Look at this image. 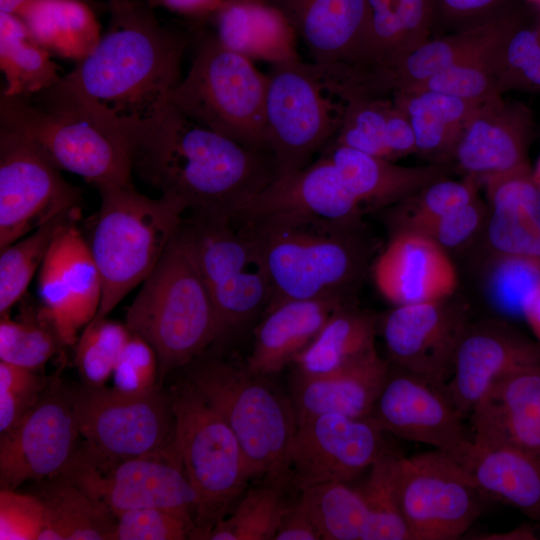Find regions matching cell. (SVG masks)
I'll return each instance as SVG.
<instances>
[{
  "label": "cell",
  "instance_id": "cell-1",
  "mask_svg": "<svg viewBox=\"0 0 540 540\" xmlns=\"http://www.w3.org/2000/svg\"><path fill=\"white\" fill-rule=\"evenodd\" d=\"M124 127L133 171L191 214L231 220L277 178L270 152L222 136L169 102L151 118Z\"/></svg>",
  "mask_w": 540,
  "mask_h": 540
},
{
  "label": "cell",
  "instance_id": "cell-2",
  "mask_svg": "<svg viewBox=\"0 0 540 540\" xmlns=\"http://www.w3.org/2000/svg\"><path fill=\"white\" fill-rule=\"evenodd\" d=\"M107 31L65 77L124 123L154 116L182 79L194 28L163 25L153 8L136 0H109Z\"/></svg>",
  "mask_w": 540,
  "mask_h": 540
},
{
  "label": "cell",
  "instance_id": "cell-3",
  "mask_svg": "<svg viewBox=\"0 0 540 540\" xmlns=\"http://www.w3.org/2000/svg\"><path fill=\"white\" fill-rule=\"evenodd\" d=\"M0 127L30 141L59 170L79 175L96 188L133 185L123 122L65 76L30 95L1 93Z\"/></svg>",
  "mask_w": 540,
  "mask_h": 540
},
{
  "label": "cell",
  "instance_id": "cell-4",
  "mask_svg": "<svg viewBox=\"0 0 540 540\" xmlns=\"http://www.w3.org/2000/svg\"><path fill=\"white\" fill-rule=\"evenodd\" d=\"M234 226L253 240L264 262L271 287L265 310L287 300L352 301L374 249L362 224L268 219Z\"/></svg>",
  "mask_w": 540,
  "mask_h": 540
},
{
  "label": "cell",
  "instance_id": "cell-5",
  "mask_svg": "<svg viewBox=\"0 0 540 540\" xmlns=\"http://www.w3.org/2000/svg\"><path fill=\"white\" fill-rule=\"evenodd\" d=\"M125 324L155 351L160 379L221 338L214 304L181 225L128 307Z\"/></svg>",
  "mask_w": 540,
  "mask_h": 540
},
{
  "label": "cell",
  "instance_id": "cell-6",
  "mask_svg": "<svg viewBox=\"0 0 540 540\" xmlns=\"http://www.w3.org/2000/svg\"><path fill=\"white\" fill-rule=\"evenodd\" d=\"M96 189L100 209L87 242L102 281V298L94 317L100 319L150 274L187 210L176 198H150L134 185Z\"/></svg>",
  "mask_w": 540,
  "mask_h": 540
},
{
  "label": "cell",
  "instance_id": "cell-7",
  "mask_svg": "<svg viewBox=\"0 0 540 540\" xmlns=\"http://www.w3.org/2000/svg\"><path fill=\"white\" fill-rule=\"evenodd\" d=\"M191 46L189 71L167 101L192 121L247 148L269 152L267 75L223 46L202 22L194 27Z\"/></svg>",
  "mask_w": 540,
  "mask_h": 540
},
{
  "label": "cell",
  "instance_id": "cell-8",
  "mask_svg": "<svg viewBox=\"0 0 540 540\" xmlns=\"http://www.w3.org/2000/svg\"><path fill=\"white\" fill-rule=\"evenodd\" d=\"M265 120L277 179L301 170L338 133L352 98L336 63L300 59L271 65Z\"/></svg>",
  "mask_w": 540,
  "mask_h": 540
},
{
  "label": "cell",
  "instance_id": "cell-9",
  "mask_svg": "<svg viewBox=\"0 0 540 540\" xmlns=\"http://www.w3.org/2000/svg\"><path fill=\"white\" fill-rule=\"evenodd\" d=\"M187 380L231 428L250 478L289 473L296 414L260 376L211 358L195 365Z\"/></svg>",
  "mask_w": 540,
  "mask_h": 540
},
{
  "label": "cell",
  "instance_id": "cell-10",
  "mask_svg": "<svg viewBox=\"0 0 540 540\" xmlns=\"http://www.w3.org/2000/svg\"><path fill=\"white\" fill-rule=\"evenodd\" d=\"M175 445L196 493L194 539H208L250 479L231 428L186 380L172 393Z\"/></svg>",
  "mask_w": 540,
  "mask_h": 540
},
{
  "label": "cell",
  "instance_id": "cell-11",
  "mask_svg": "<svg viewBox=\"0 0 540 540\" xmlns=\"http://www.w3.org/2000/svg\"><path fill=\"white\" fill-rule=\"evenodd\" d=\"M56 478L80 488L115 516L158 507L195 525L197 496L175 444L164 452L135 458L108 457L83 444Z\"/></svg>",
  "mask_w": 540,
  "mask_h": 540
},
{
  "label": "cell",
  "instance_id": "cell-12",
  "mask_svg": "<svg viewBox=\"0 0 540 540\" xmlns=\"http://www.w3.org/2000/svg\"><path fill=\"white\" fill-rule=\"evenodd\" d=\"M209 290L221 338L265 311L271 287L261 254L230 219L191 214L181 223Z\"/></svg>",
  "mask_w": 540,
  "mask_h": 540
},
{
  "label": "cell",
  "instance_id": "cell-13",
  "mask_svg": "<svg viewBox=\"0 0 540 540\" xmlns=\"http://www.w3.org/2000/svg\"><path fill=\"white\" fill-rule=\"evenodd\" d=\"M74 408L84 445L99 454L143 457L175 444L172 396L160 387L128 394L105 385H84L74 391Z\"/></svg>",
  "mask_w": 540,
  "mask_h": 540
},
{
  "label": "cell",
  "instance_id": "cell-14",
  "mask_svg": "<svg viewBox=\"0 0 540 540\" xmlns=\"http://www.w3.org/2000/svg\"><path fill=\"white\" fill-rule=\"evenodd\" d=\"M482 496L466 469L443 451L402 459L401 507L412 539L460 538L479 517Z\"/></svg>",
  "mask_w": 540,
  "mask_h": 540
},
{
  "label": "cell",
  "instance_id": "cell-15",
  "mask_svg": "<svg viewBox=\"0 0 540 540\" xmlns=\"http://www.w3.org/2000/svg\"><path fill=\"white\" fill-rule=\"evenodd\" d=\"M60 171L30 141L0 127V250L80 207L81 190Z\"/></svg>",
  "mask_w": 540,
  "mask_h": 540
},
{
  "label": "cell",
  "instance_id": "cell-16",
  "mask_svg": "<svg viewBox=\"0 0 540 540\" xmlns=\"http://www.w3.org/2000/svg\"><path fill=\"white\" fill-rule=\"evenodd\" d=\"M78 436L74 391L49 385L22 420L1 434V489L60 476L77 450Z\"/></svg>",
  "mask_w": 540,
  "mask_h": 540
},
{
  "label": "cell",
  "instance_id": "cell-17",
  "mask_svg": "<svg viewBox=\"0 0 540 540\" xmlns=\"http://www.w3.org/2000/svg\"><path fill=\"white\" fill-rule=\"evenodd\" d=\"M370 417L385 432L427 444L463 465L474 447L470 428L444 384L398 367L390 371Z\"/></svg>",
  "mask_w": 540,
  "mask_h": 540
},
{
  "label": "cell",
  "instance_id": "cell-18",
  "mask_svg": "<svg viewBox=\"0 0 540 540\" xmlns=\"http://www.w3.org/2000/svg\"><path fill=\"white\" fill-rule=\"evenodd\" d=\"M382 428L369 416L321 414L297 421L288 471L299 488L348 483L370 468L385 449Z\"/></svg>",
  "mask_w": 540,
  "mask_h": 540
},
{
  "label": "cell",
  "instance_id": "cell-19",
  "mask_svg": "<svg viewBox=\"0 0 540 540\" xmlns=\"http://www.w3.org/2000/svg\"><path fill=\"white\" fill-rule=\"evenodd\" d=\"M467 321L463 302L444 299L399 305L378 323L394 364L435 384L449 376L452 359Z\"/></svg>",
  "mask_w": 540,
  "mask_h": 540
},
{
  "label": "cell",
  "instance_id": "cell-20",
  "mask_svg": "<svg viewBox=\"0 0 540 540\" xmlns=\"http://www.w3.org/2000/svg\"><path fill=\"white\" fill-rule=\"evenodd\" d=\"M39 270L41 310L62 343L74 345L79 331L96 316L102 298L100 273L76 223L57 234Z\"/></svg>",
  "mask_w": 540,
  "mask_h": 540
},
{
  "label": "cell",
  "instance_id": "cell-21",
  "mask_svg": "<svg viewBox=\"0 0 540 540\" xmlns=\"http://www.w3.org/2000/svg\"><path fill=\"white\" fill-rule=\"evenodd\" d=\"M365 212L331 159L319 154L301 170L271 183L231 223L290 219L359 225Z\"/></svg>",
  "mask_w": 540,
  "mask_h": 540
},
{
  "label": "cell",
  "instance_id": "cell-22",
  "mask_svg": "<svg viewBox=\"0 0 540 540\" xmlns=\"http://www.w3.org/2000/svg\"><path fill=\"white\" fill-rule=\"evenodd\" d=\"M540 366V343L501 321L467 324L452 359L444 388L457 410L468 417L502 376Z\"/></svg>",
  "mask_w": 540,
  "mask_h": 540
},
{
  "label": "cell",
  "instance_id": "cell-23",
  "mask_svg": "<svg viewBox=\"0 0 540 540\" xmlns=\"http://www.w3.org/2000/svg\"><path fill=\"white\" fill-rule=\"evenodd\" d=\"M532 124L527 109L501 95L480 103L463 125L451 162L478 183L529 168Z\"/></svg>",
  "mask_w": 540,
  "mask_h": 540
},
{
  "label": "cell",
  "instance_id": "cell-24",
  "mask_svg": "<svg viewBox=\"0 0 540 540\" xmlns=\"http://www.w3.org/2000/svg\"><path fill=\"white\" fill-rule=\"evenodd\" d=\"M372 265L380 294L394 306L436 301L454 295L458 275L447 251L410 230L389 231Z\"/></svg>",
  "mask_w": 540,
  "mask_h": 540
},
{
  "label": "cell",
  "instance_id": "cell-25",
  "mask_svg": "<svg viewBox=\"0 0 540 540\" xmlns=\"http://www.w3.org/2000/svg\"><path fill=\"white\" fill-rule=\"evenodd\" d=\"M468 418L474 443L509 445L540 456V366L499 378Z\"/></svg>",
  "mask_w": 540,
  "mask_h": 540
},
{
  "label": "cell",
  "instance_id": "cell-26",
  "mask_svg": "<svg viewBox=\"0 0 540 540\" xmlns=\"http://www.w3.org/2000/svg\"><path fill=\"white\" fill-rule=\"evenodd\" d=\"M488 213L482 230L485 255L540 264V190L531 168L485 183Z\"/></svg>",
  "mask_w": 540,
  "mask_h": 540
},
{
  "label": "cell",
  "instance_id": "cell-27",
  "mask_svg": "<svg viewBox=\"0 0 540 540\" xmlns=\"http://www.w3.org/2000/svg\"><path fill=\"white\" fill-rule=\"evenodd\" d=\"M390 371L389 362L375 349L333 373L311 378L295 376L297 421L321 414L369 417Z\"/></svg>",
  "mask_w": 540,
  "mask_h": 540
},
{
  "label": "cell",
  "instance_id": "cell-28",
  "mask_svg": "<svg viewBox=\"0 0 540 540\" xmlns=\"http://www.w3.org/2000/svg\"><path fill=\"white\" fill-rule=\"evenodd\" d=\"M321 64H350L368 20L367 0H267Z\"/></svg>",
  "mask_w": 540,
  "mask_h": 540
},
{
  "label": "cell",
  "instance_id": "cell-29",
  "mask_svg": "<svg viewBox=\"0 0 540 540\" xmlns=\"http://www.w3.org/2000/svg\"><path fill=\"white\" fill-rule=\"evenodd\" d=\"M319 154L331 159L345 185L366 211L382 210L449 176L451 166H401L329 142Z\"/></svg>",
  "mask_w": 540,
  "mask_h": 540
},
{
  "label": "cell",
  "instance_id": "cell-30",
  "mask_svg": "<svg viewBox=\"0 0 540 540\" xmlns=\"http://www.w3.org/2000/svg\"><path fill=\"white\" fill-rule=\"evenodd\" d=\"M208 20L223 46L252 61L300 59L294 28L267 0H224Z\"/></svg>",
  "mask_w": 540,
  "mask_h": 540
},
{
  "label": "cell",
  "instance_id": "cell-31",
  "mask_svg": "<svg viewBox=\"0 0 540 540\" xmlns=\"http://www.w3.org/2000/svg\"><path fill=\"white\" fill-rule=\"evenodd\" d=\"M339 298L287 300L263 312L246 369L263 377L280 372L317 336Z\"/></svg>",
  "mask_w": 540,
  "mask_h": 540
},
{
  "label": "cell",
  "instance_id": "cell-32",
  "mask_svg": "<svg viewBox=\"0 0 540 540\" xmlns=\"http://www.w3.org/2000/svg\"><path fill=\"white\" fill-rule=\"evenodd\" d=\"M462 466L483 496L540 520V456L509 445L474 443Z\"/></svg>",
  "mask_w": 540,
  "mask_h": 540
},
{
  "label": "cell",
  "instance_id": "cell-33",
  "mask_svg": "<svg viewBox=\"0 0 540 540\" xmlns=\"http://www.w3.org/2000/svg\"><path fill=\"white\" fill-rule=\"evenodd\" d=\"M368 20L350 64L368 68L409 52L431 37L429 0H367Z\"/></svg>",
  "mask_w": 540,
  "mask_h": 540
},
{
  "label": "cell",
  "instance_id": "cell-34",
  "mask_svg": "<svg viewBox=\"0 0 540 540\" xmlns=\"http://www.w3.org/2000/svg\"><path fill=\"white\" fill-rule=\"evenodd\" d=\"M377 318L352 301L339 305L313 339L293 360L299 377L333 373L376 349Z\"/></svg>",
  "mask_w": 540,
  "mask_h": 540
},
{
  "label": "cell",
  "instance_id": "cell-35",
  "mask_svg": "<svg viewBox=\"0 0 540 540\" xmlns=\"http://www.w3.org/2000/svg\"><path fill=\"white\" fill-rule=\"evenodd\" d=\"M16 16L50 55L77 63L95 49L102 36L99 22L84 0H33Z\"/></svg>",
  "mask_w": 540,
  "mask_h": 540
},
{
  "label": "cell",
  "instance_id": "cell-36",
  "mask_svg": "<svg viewBox=\"0 0 540 540\" xmlns=\"http://www.w3.org/2000/svg\"><path fill=\"white\" fill-rule=\"evenodd\" d=\"M391 99L413 128L416 152L432 163L450 165L463 125L479 104L422 89L399 92Z\"/></svg>",
  "mask_w": 540,
  "mask_h": 540
},
{
  "label": "cell",
  "instance_id": "cell-37",
  "mask_svg": "<svg viewBox=\"0 0 540 540\" xmlns=\"http://www.w3.org/2000/svg\"><path fill=\"white\" fill-rule=\"evenodd\" d=\"M53 480L38 495L47 513L40 540H110L116 516L70 482Z\"/></svg>",
  "mask_w": 540,
  "mask_h": 540
},
{
  "label": "cell",
  "instance_id": "cell-38",
  "mask_svg": "<svg viewBox=\"0 0 540 540\" xmlns=\"http://www.w3.org/2000/svg\"><path fill=\"white\" fill-rule=\"evenodd\" d=\"M51 55L30 35L22 20L0 12V67L7 96L30 95L62 78Z\"/></svg>",
  "mask_w": 540,
  "mask_h": 540
},
{
  "label": "cell",
  "instance_id": "cell-39",
  "mask_svg": "<svg viewBox=\"0 0 540 540\" xmlns=\"http://www.w3.org/2000/svg\"><path fill=\"white\" fill-rule=\"evenodd\" d=\"M300 501L325 540H369L370 514L359 489L343 482L301 488Z\"/></svg>",
  "mask_w": 540,
  "mask_h": 540
},
{
  "label": "cell",
  "instance_id": "cell-40",
  "mask_svg": "<svg viewBox=\"0 0 540 540\" xmlns=\"http://www.w3.org/2000/svg\"><path fill=\"white\" fill-rule=\"evenodd\" d=\"M540 89V2L522 0L505 18L500 88Z\"/></svg>",
  "mask_w": 540,
  "mask_h": 540
},
{
  "label": "cell",
  "instance_id": "cell-41",
  "mask_svg": "<svg viewBox=\"0 0 540 540\" xmlns=\"http://www.w3.org/2000/svg\"><path fill=\"white\" fill-rule=\"evenodd\" d=\"M80 215V207L63 212L0 250L1 316L7 315L9 310L23 297L57 234L68 225L76 223Z\"/></svg>",
  "mask_w": 540,
  "mask_h": 540
},
{
  "label": "cell",
  "instance_id": "cell-42",
  "mask_svg": "<svg viewBox=\"0 0 540 540\" xmlns=\"http://www.w3.org/2000/svg\"><path fill=\"white\" fill-rule=\"evenodd\" d=\"M289 473L267 476L269 481L249 490L234 512L211 530L210 540H274L291 505L284 495Z\"/></svg>",
  "mask_w": 540,
  "mask_h": 540
},
{
  "label": "cell",
  "instance_id": "cell-43",
  "mask_svg": "<svg viewBox=\"0 0 540 540\" xmlns=\"http://www.w3.org/2000/svg\"><path fill=\"white\" fill-rule=\"evenodd\" d=\"M403 455L387 447L370 466L361 492L369 514V540H410V530L401 507Z\"/></svg>",
  "mask_w": 540,
  "mask_h": 540
},
{
  "label": "cell",
  "instance_id": "cell-44",
  "mask_svg": "<svg viewBox=\"0 0 540 540\" xmlns=\"http://www.w3.org/2000/svg\"><path fill=\"white\" fill-rule=\"evenodd\" d=\"M503 31L504 22L498 39L489 47L410 90H430L477 104L501 95Z\"/></svg>",
  "mask_w": 540,
  "mask_h": 540
},
{
  "label": "cell",
  "instance_id": "cell-45",
  "mask_svg": "<svg viewBox=\"0 0 540 540\" xmlns=\"http://www.w3.org/2000/svg\"><path fill=\"white\" fill-rule=\"evenodd\" d=\"M478 184L467 177L461 181L445 177L427 185L413 196L382 209L388 230L409 229L472 202L479 197Z\"/></svg>",
  "mask_w": 540,
  "mask_h": 540
},
{
  "label": "cell",
  "instance_id": "cell-46",
  "mask_svg": "<svg viewBox=\"0 0 540 540\" xmlns=\"http://www.w3.org/2000/svg\"><path fill=\"white\" fill-rule=\"evenodd\" d=\"M132 332L126 326L104 318H93L78 337L75 363L87 386H104L127 345Z\"/></svg>",
  "mask_w": 540,
  "mask_h": 540
},
{
  "label": "cell",
  "instance_id": "cell-47",
  "mask_svg": "<svg viewBox=\"0 0 540 540\" xmlns=\"http://www.w3.org/2000/svg\"><path fill=\"white\" fill-rule=\"evenodd\" d=\"M64 345L52 322L40 311L38 320H0V360L38 370Z\"/></svg>",
  "mask_w": 540,
  "mask_h": 540
},
{
  "label": "cell",
  "instance_id": "cell-48",
  "mask_svg": "<svg viewBox=\"0 0 540 540\" xmlns=\"http://www.w3.org/2000/svg\"><path fill=\"white\" fill-rule=\"evenodd\" d=\"M540 281V264L527 260L485 255L482 286L489 302L506 314H520Z\"/></svg>",
  "mask_w": 540,
  "mask_h": 540
},
{
  "label": "cell",
  "instance_id": "cell-49",
  "mask_svg": "<svg viewBox=\"0 0 540 540\" xmlns=\"http://www.w3.org/2000/svg\"><path fill=\"white\" fill-rule=\"evenodd\" d=\"M391 105V98L352 99L341 128L330 142L391 161L386 143V121Z\"/></svg>",
  "mask_w": 540,
  "mask_h": 540
},
{
  "label": "cell",
  "instance_id": "cell-50",
  "mask_svg": "<svg viewBox=\"0 0 540 540\" xmlns=\"http://www.w3.org/2000/svg\"><path fill=\"white\" fill-rule=\"evenodd\" d=\"M522 0H429L431 37L485 26L506 17Z\"/></svg>",
  "mask_w": 540,
  "mask_h": 540
},
{
  "label": "cell",
  "instance_id": "cell-51",
  "mask_svg": "<svg viewBox=\"0 0 540 540\" xmlns=\"http://www.w3.org/2000/svg\"><path fill=\"white\" fill-rule=\"evenodd\" d=\"M116 518L110 540H183L195 530L181 515L158 507L125 511Z\"/></svg>",
  "mask_w": 540,
  "mask_h": 540
},
{
  "label": "cell",
  "instance_id": "cell-52",
  "mask_svg": "<svg viewBox=\"0 0 540 540\" xmlns=\"http://www.w3.org/2000/svg\"><path fill=\"white\" fill-rule=\"evenodd\" d=\"M488 213L487 205L478 197L447 214L409 229L420 233L444 250H455L469 243L482 232Z\"/></svg>",
  "mask_w": 540,
  "mask_h": 540
},
{
  "label": "cell",
  "instance_id": "cell-53",
  "mask_svg": "<svg viewBox=\"0 0 540 540\" xmlns=\"http://www.w3.org/2000/svg\"><path fill=\"white\" fill-rule=\"evenodd\" d=\"M46 520V507L39 496L0 490L1 540H40Z\"/></svg>",
  "mask_w": 540,
  "mask_h": 540
},
{
  "label": "cell",
  "instance_id": "cell-54",
  "mask_svg": "<svg viewBox=\"0 0 540 540\" xmlns=\"http://www.w3.org/2000/svg\"><path fill=\"white\" fill-rule=\"evenodd\" d=\"M113 388L128 394H142L159 387L158 360L153 348L133 333L113 371Z\"/></svg>",
  "mask_w": 540,
  "mask_h": 540
},
{
  "label": "cell",
  "instance_id": "cell-55",
  "mask_svg": "<svg viewBox=\"0 0 540 540\" xmlns=\"http://www.w3.org/2000/svg\"><path fill=\"white\" fill-rule=\"evenodd\" d=\"M44 387L0 390V432L12 430L38 401Z\"/></svg>",
  "mask_w": 540,
  "mask_h": 540
},
{
  "label": "cell",
  "instance_id": "cell-56",
  "mask_svg": "<svg viewBox=\"0 0 540 540\" xmlns=\"http://www.w3.org/2000/svg\"><path fill=\"white\" fill-rule=\"evenodd\" d=\"M386 143L392 162L416 152L413 128L393 100L386 121Z\"/></svg>",
  "mask_w": 540,
  "mask_h": 540
},
{
  "label": "cell",
  "instance_id": "cell-57",
  "mask_svg": "<svg viewBox=\"0 0 540 540\" xmlns=\"http://www.w3.org/2000/svg\"><path fill=\"white\" fill-rule=\"evenodd\" d=\"M320 533L302 502L291 505L274 540H320Z\"/></svg>",
  "mask_w": 540,
  "mask_h": 540
},
{
  "label": "cell",
  "instance_id": "cell-58",
  "mask_svg": "<svg viewBox=\"0 0 540 540\" xmlns=\"http://www.w3.org/2000/svg\"><path fill=\"white\" fill-rule=\"evenodd\" d=\"M224 0H148L152 7H162L173 13L203 22L220 7Z\"/></svg>",
  "mask_w": 540,
  "mask_h": 540
},
{
  "label": "cell",
  "instance_id": "cell-59",
  "mask_svg": "<svg viewBox=\"0 0 540 540\" xmlns=\"http://www.w3.org/2000/svg\"><path fill=\"white\" fill-rule=\"evenodd\" d=\"M523 317L540 343V281L525 301Z\"/></svg>",
  "mask_w": 540,
  "mask_h": 540
},
{
  "label": "cell",
  "instance_id": "cell-60",
  "mask_svg": "<svg viewBox=\"0 0 540 540\" xmlns=\"http://www.w3.org/2000/svg\"><path fill=\"white\" fill-rule=\"evenodd\" d=\"M33 0H0V12L18 15Z\"/></svg>",
  "mask_w": 540,
  "mask_h": 540
},
{
  "label": "cell",
  "instance_id": "cell-61",
  "mask_svg": "<svg viewBox=\"0 0 540 540\" xmlns=\"http://www.w3.org/2000/svg\"><path fill=\"white\" fill-rule=\"evenodd\" d=\"M532 179L535 182L536 186L540 190V156L537 160L534 170H531Z\"/></svg>",
  "mask_w": 540,
  "mask_h": 540
}]
</instances>
